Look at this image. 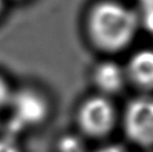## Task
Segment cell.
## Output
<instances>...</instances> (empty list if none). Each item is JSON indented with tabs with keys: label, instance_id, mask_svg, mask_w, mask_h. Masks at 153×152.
I'll return each instance as SVG.
<instances>
[{
	"label": "cell",
	"instance_id": "6da1fadb",
	"mask_svg": "<svg viewBox=\"0 0 153 152\" xmlns=\"http://www.w3.org/2000/svg\"><path fill=\"white\" fill-rule=\"evenodd\" d=\"M139 19L132 10L114 1L95 6L88 19V29L94 42L102 49L117 51L133 40Z\"/></svg>",
	"mask_w": 153,
	"mask_h": 152
},
{
	"label": "cell",
	"instance_id": "7a4b0ae2",
	"mask_svg": "<svg viewBox=\"0 0 153 152\" xmlns=\"http://www.w3.org/2000/svg\"><path fill=\"white\" fill-rule=\"evenodd\" d=\"M9 105L13 118L9 122V138L13 133H20L27 127L38 125L45 121L48 114V104L40 94L30 89H24L11 95Z\"/></svg>",
	"mask_w": 153,
	"mask_h": 152
},
{
	"label": "cell",
	"instance_id": "3957f363",
	"mask_svg": "<svg viewBox=\"0 0 153 152\" xmlns=\"http://www.w3.org/2000/svg\"><path fill=\"white\" fill-rule=\"evenodd\" d=\"M125 132L134 143L153 145V97H137L130 102L124 113Z\"/></svg>",
	"mask_w": 153,
	"mask_h": 152
},
{
	"label": "cell",
	"instance_id": "277c9868",
	"mask_svg": "<svg viewBox=\"0 0 153 152\" xmlns=\"http://www.w3.org/2000/svg\"><path fill=\"white\" fill-rule=\"evenodd\" d=\"M116 120L114 106L107 98L94 96L83 103L78 112L82 130L92 136H103L113 129Z\"/></svg>",
	"mask_w": 153,
	"mask_h": 152
},
{
	"label": "cell",
	"instance_id": "5b68a950",
	"mask_svg": "<svg viewBox=\"0 0 153 152\" xmlns=\"http://www.w3.org/2000/svg\"><path fill=\"white\" fill-rule=\"evenodd\" d=\"M94 82L102 92L114 94L123 87L125 73L119 64L114 62H103L94 71Z\"/></svg>",
	"mask_w": 153,
	"mask_h": 152
},
{
	"label": "cell",
	"instance_id": "8992f818",
	"mask_svg": "<svg viewBox=\"0 0 153 152\" xmlns=\"http://www.w3.org/2000/svg\"><path fill=\"white\" fill-rule=\"evenodd\" d=\"M128 75L143 89H153V51L143 49L132 56Z\"/></svg>",
	"mask_w": 153,
	"mask_h": 152
},
{
	"label": "cell",
	"instance_id": "52a82bcc",
	"mask_svg": "<svg viewBox=\"0 0 153 152\" xmlns=\"http://www.w3.org/2000/svg\"><path fill=\"white\" fill-rule=\"evenodd\" d=\"M58 152H85V144L74 134H66L62 136L57 144Z\"/></svg>",
	"mask_w": 153,
	"mask_h": 152
},
{
	"label": "cell",
	"instance_id": "ba28073f",
	"mask_svg": "<svg viewBox=\"0 0 153 152\" xmlns=\"http://www.w3.org/2000/svg\"><path fill=\"white\" fill-rule=\"evenodd\" d=\"M0 152H20V149L16 140L4 136L0 139Z\"/></svg>",
	"mask_w": 153,
	"mask_h": 152
},
{
	"label": "cell",
	"instance_id": "9c48e42d",
	"mask_svg": "<svg viewBox=\"0 0 153 152\" xmlns=\"http://www.w3.org/2000/svg\"><path fill=\"white\" fill-rule=\"evenodd\" d=\"M11 95H13V93L10 92L9 86L0 77V110L6 105H8L9 102H10V98H11Z\"/></svg>",
	"mask_w": 153,
	"mask_h": 152
},
{
	"label": "cell",
	"instance_id": "30bf717a",
	"mask_svg": "<svg viewBox=\"0 0 153 152\" xmlns=\"http://www.w3.org/2000/svg\"><path fill=\"white\" fill-rule=\"evenodd\" d=\"M142 9H143V15H142L143 25L151 34H153V4L142 7Z\"/></svg>",
	"mask_w": 153,
	"mask_h": 152
},
{
	"label": "cell",
	"instance_id": "8fae6325",
	"mask_svg": "<svg viewBox=\"0 0 153 152\" xmlns=\"http://www.w3.org/2000/svg\"><path fill=\"white\" fill-rule=\"evenodd\" d=\"M106 152H128L125 149H123L122 147H119V145H110V147H106Z\"/></svg>",
	"mask_w": 153,
	"mask_h": 152
},
{
	"label": "cell",
	"instance_id": "7c38bea8",
	"mask_svg": "<svg viewBox=\"0 0 153 152\" xmlns=\"http://www.w3.org/2000/svg\"><path fill=\"white\" fill-rule=\"evenodd\" d=\"M140 2L142 7H146V6L153 4V0H140Z\"/></svg>",
	"mask_w": 153,
	"mask_h": 152
},
{
	"label": "cell",
	"instance_id": "4fadbf2b",
	"mask_svg": "<svg viewBox=\"0 0 153 152\" xmlns=\"http://www.w3.org/2000/svg\"><path fill=\"white\" fill-rule=\"evenodd\" d=\"M2 4H4V0H0V11L2 9Z\"/></svg>",
	"mask_w": 153,
	"mask_h": 152
}]
</instances>
